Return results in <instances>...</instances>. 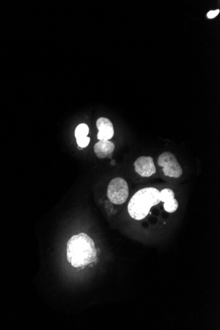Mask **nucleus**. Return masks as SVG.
I'll use <instances>...</instances> for the list:
<instances>
[{"label":"nucleus","mask_w":220,"mask_h":330,"mask_svg":"<svg viewBox=\"0 0 220 330\" xmlns=\"http://www.w3.org/2000/svg\"><path fill=\"white\" fill-rule=\"evenodd\" d=\"M90 141V138L88 137L77 138L76 142L78 145V147L85 148L89 145Z\"/></svg>","instance_id":"obj_10"},{"label":"nucleus","mask_w":220,"mask_h":330,"mask_svg":"<svg viewBox=\"0 0 220 330\" xmlns=\"http://www.w3.org/2000/svg\"><path fill=\"white\" fill-rule=\"evenodd\" d=\"M157 163L163 168L166 176L179 178L183 174V170L174 154L166 152L159 156Z\"/></svg>","instance_id":"obj_4"},{"label":"nucleus","mask_w":220,"mask_h":330,"mask_svg":"<svg viewBox=\"0 0 220 330\" xmlns=\"http://www.w3.org/2000/svg\"><path fill=\"white\" fill-rule=\"evenodd\" d=\"M89 133V126L87 124L81 123L78 125L75 129V136L76 139L77 138L87 137Z\"/></svg>","instance_id":"obj_9"},{"label":"nucleus","mask_w":220,"mask_h":330,"mask_svg":"<svg viewBox=\"0 0 220 330\" xmlns=\"http://www.w3.org/2000/svg\"><path fill=\"white\" fill-rule=\"evenodd\" d=\"M219 13V9H217V10L210 11L209 12L207 13V17L208 18H214V17H216Z\"/></svg>","instance_id":"obj_11"},{"label":"nucleus","mask_w":220,"mask_h":330,"mask_svg":"<svg viewBox=\"0 0 220 330\" xmlns=\"http://www.w3.org/2000/svg\"><path fill=\"white\" fill-rule=\"evenodd\" d=\"M97 251L89 235L81 233L74 235L67 244V258L74 267H84L96 260Z\"/></svg>","instance_id":"obj_1"},{"label":"nucleus","mask_w":220,"mask_h":330,"mask_svg":"<svg viewBox=\"0 0 220 330\" xmlns=\"http://www.w3.org/2000/svg\"><path fill=\"white\" fill-rule=\"evenodd\" d=\"M107 195L109 200L115 204H122L129 197V187L122 177L113 179L108 184Z\"/></svg>","instance_id":"obj_3"},{"label":"nucleus","mask_w":220,"mask_h":330,"mask_svg":"<svg viewBox=\"0 0 220 330\" xmlns=\"http://www.w3.org/2000/svg\"><path fill=\"white\" fill-rule=\"evenodd\" d=\"M115 145L109 140H99L95 144L94 150L97 157L101 159L111 158L115 150Z\"/></svg>","instance_id":"obj_8"},{"label":"nucleus","mask_w":220,"mask_h":330,"mask_svg":"<svg viewBox=\"0 0 220 330\" xmlns=\"http://www.w3.org/2000/svg\"><path fill=\"white\" fill-rule=\"evenodd\" d=\"M99 132L97 137L99 140H110L114 135V129L110 120L106 117H101L96 121Z\"/></svg>","instance_id":"obj_6"},{"label":"nucleus","mask_w":220,"mask_h":330,"mask_svg":"<svg viewBox=\"0 0 220 330\" xmlns=\"http://www.w3.org/2000/svg\"><path fill=\"white\" fill-rule=\"evenodd\" d=\"M161 201L164 202V209L169 213H173L179 207L177 200L175 198V193L170 189H164L161 191Z\"/></svg>","instance_id":"obj_7"},{"label":"nucleus","mask_w":220,"mask_h":330,"mask_svg":"<svg viewBox=\"0 0 220 330\" xmlns=\"http://www.w3.org/2000/svg\"><path fill=\"white\" fill-rule=\"evenodd\" d=\"M161 191L154 188H146L137 191L128 204V212L132 218L141 220L149 214L152 207L161 202Z\"/></svg>","instance_id":"obj_2"},{"label":"nucleus","mask_w":220,"mask_h":330,"mask_svg":"<svg viewBox=\"0 0 220 330\" xmlns=\"http://www.w3.org/2000/svg\"><path fill=\"white\" fill-rule=\"evenodd\" d=\"M135 172L141 176L148 177L156 174V168L151 156H141L134 163Z\"/></svg>","instance_id":"obj_5"}]
</instances>
